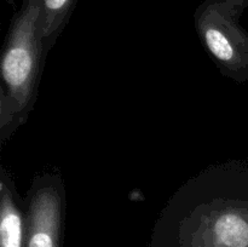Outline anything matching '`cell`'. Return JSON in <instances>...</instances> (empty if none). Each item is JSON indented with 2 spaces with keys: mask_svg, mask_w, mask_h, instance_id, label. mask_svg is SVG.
I'll return each instance as SVG.
<instances>
[{
  "mask_svg": "<svg viewBox=\"0 0 248 247\" xmlns=\"http://www.w3.org/2000/svg\"><path fill=\"white\" fill-rule=\"evenodd\" d=\"M248 0H205L194 12L196 34L220 74L237 84L248 80V31L240 19Z\"/></svg>",
  "mask_w": 248,
  "mask_h": 247,
  "instance_id": "3957f363",
  "label": "cell"
},
{
  "mask_svg": "<svg viewBox=\"0 0 248 247\" xmlns=\"http://www.w3.org/2000/svg\"><path fill=\"white\" fill-rule=\"evenodd\" d=\"M27 202L15 185L14 177L0 167V247H24Z\"/></svg>",
  "mask_w": 248,
  "mask_h": 247,
  "instance_id": "5b68a950",
  "label": "cell"
},
{
  "mask_svg": "<svg viewBox=\"0 0 248 247\" xmlns=\"http://www.w3.org/2000/svg\"><path fill=\"white\" fill-rule=\"evenodd\" d=\"M75 4L77 0H41V31L47 53L67 26Z\"/></svg>",
  "mask_w": 248,
  "mask_h": 247,
  "instance_id": "8992f818",
  "label": "cell"
},
{
  "mask_svg": "<svg viewBox=\"0 0 248 247\" xmlns=\"http://www.w3.org/2000/svg\"><path fill=\"white\" fill-rule=\"evenodd\" d=\"M155 230L171 247H248V161L210 165L184 182Z\"/></svg>",
  "mask_w": 248,
  "mask_h": 247,
  "instance_id": "6da1fadb",
  "label": "cell"
},
{
  "mask_svg": "<svg viewBox=\"0 0 248 247\" xmlns=\"http://www.w3.org/2000/svg\"><path fill=\"white\" fill-rule=\"evenodd\" d=\"M24 247H61L67 193L60 171L36 174L26 196Z\"/></svg>",
  "mask_w": 248,
  "mask_h": 247,
  "instance_id": "277c9868",
  "label": "cell"
},
{
  "mask_svg": "<svg viewBox=\"0 0 248 247\" xmlns=\"http://www.w3.org/2000/svg\"><path fill=\"white\" fill-rule=\"evenodd\" d=\"M46 56L41 0H23L10 24L0 62L1 145L26 123L35 106Z\"/></svg>",
  "mask_w": 248,
  "mask_h": 247,
  "instance_id": "7a4b0ae2",
  "label": "cell"
}]
</instances>
